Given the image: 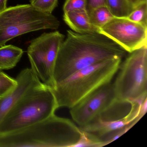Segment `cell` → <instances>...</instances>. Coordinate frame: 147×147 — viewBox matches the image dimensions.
<instances>
[{
	"instance_id": "18",
	"label": "cell",
	"mask_w": 147,
	"mask_h": 147,
	"mask_svg": "<svg viewBox=\"0 0 147 147\" xmlns=\"http://www.w3.org/2000/svg\"><path fill=\"white\" fill-rule=\"evenodd\" d=\"M58 0H30L32 6L36 9L48 13H52L58 5Z\"/></svg>"
},
{
	"instance_id": "6",
	"label": "cell",
	"mask_w": 147,
	"mask_h": 147,
	"mask_svg": "<svg viewBox=\"0 0 147 147\" xmlns=\"http://www.w3.org/2000/svg\"><path fill=\"white\" fill-rule=\"evenodd\" d=\"M113 82L117 99L134 101L147 96V46L130 53Z\"/></svg>"
},
{
	"instance_id": "17",
	"label": "cell",
	"mask_w": 147,
	"mask_h": 147,
	"mask_svg": "<svg viewBox=\"0 0 147 147\" xmlns=\"http://www.w3.org/2000/svg\"><path fill=\"white\" fill-rule=\"evenodd\" d=\"M17 84L16 79L11 78L4 72L0 74V98L11 92L15 88Z\"/></svg>"
},
{
	"instance_id": "1",
	"label": "cell",
	"mask_w": 147,
	"mask_h": 147,
	"mask_svg": "<svg viewBox=\"0 0 147 147\" xmlns=\"http://www.w3.org/2000/svg\"><path fill=\"white\" fill-rule=\"evenodd\" d=\"M126 52L100 33L81 34L68 30L56 61L55 85L84 68L111 59H123Z\"/></svg>"
},
{
	"instance_id": "22",
	"label": "cell",
	"mask_w": 147,
	"mask_h": 147,
	"mask_svg": "<svg viewBox=\"0 0 147 147\" xmlns=\"http://www.w3.org/2000/svg\"><path fill=\"white\" fill-rule=\"evenodd\" d=\"M127 1L129 4L130 5L132 9H134L136 8V6L137 0H127Z\"/></svg>"
},
{
	"instance_id": "24",
	"label": "cell",
	"mask_w": 147,
	"mask_h": 147,
	"mask_svg": "<svg viewBox=\"0 0 147 147\" xmlns=\"http://www.w3.org/2000/svg\"><path fill=\"white\" fill-rule=\"evenodd\" d=\"M3 71H2V70H0V74H1V73H3Z\"/></svg>"
},
{
	"instance_id": "20",
	"label": "cell",
	"mask_w": 147,
	"mask_h": 147,
	"mask_svg": "<svg viewBox=\"0 0 147 147\" xmlns=\"http://www.w3.org/2000/svg\"><path fill=\"white\" fill-rule=\"evenodd\" d=\"M107 0H87V10L90 11L95 8L106 6Z\"/></svg>"
},
{
	"instance_id": "13",
	"label": "cell",
	"mask_w": 147,
	"mask_h": 147,
	"mask_svg": "<svg viewBox=\"0 0 147 147\" xmlns=\"http://www.w3.org/2000/svg\"><path fill=\"white\" fill-rule=\"evenodd\" d=\"M24 54L22 49L13 45L0 47V70L13 68Z\"/></svg>"
},
{
	"instance_id": "4",
	"label": "cell",
	"mask_w": 147,
	"mask_h": 147,
	"mask_svg": "<svg viewBox=\"0 0 147 147\" xmlns=\"http://www.w3.org/2000/svg\"><path fill=\"white\" fill-rule=\"evenodd\" d=\"M58 108L53 89L43 83L28 92L7 113L0 123V136L43 121Z\"/></svg>"
},
{
	"instance_id": "21",
	"label": "cell",
	"mask_w": 147,
	"mask_h": 147,
	"mask_svg": "<svg viewBox=\"0 0 147 147\" xmlns=\"http://www.w3.org/2000/svg\"><path fill=\"white\" fill-rule=\"evenodd\" d=\"M7 0H0V12L7 8Z\"/></svg>"
},
{
	"instance_id": "9",
	"label": "cell",
	"mask_w": 147,
	"mask_h": 147,
	"mask_svg": "<svg viewBox=\"0 0 147 147\" xmlns=\"http://www.w3.org/2000/svg\"><path fill=\"white\" fill-rule=\"evenodd\" d=\"M113 82L106 83L69 108L73 120L82 127L97 118L115 100Z\"/></svg>"
},
{
	"instance_id": "16",
	"label": "cell",
	"mask_w": 147,
	"mask_h": 147,
	"mask_svg": "<svg viewBox=\"0 0 147 147\" xmlns=\"http://www.w3.org/2000/svg\"><path fill=\"white\" fill-rule=\"evenodd\" d=\"M126 18L136 23L147 25V3L138 6Z\"/></svg>"
},
{
	"instance_id": "8",
	"label": "cell",
	"mask_w": 147,
	"mask_h": 147,
	"mask_svg": "<svg viewBox=\"0 0 147 147\" xmlns=\"http://www.w3.org/2000/svg\"><path fill=\"white\" fill-rule=\"evenodd\" d=\"M99 33L129 53L147 46V25L133 22L126 18L114 17L100 28Z\"/></svg>"
},
{
	"instance_id": "10",
	"label": "cell",
	"mask_w": 147,
	"mask_h": 147,
	"mask_svg": "<svg viewBox=\"0 0 147 147\" xmlns=\"http://www.w3.org/2000/svg\"><path fill=\"white\" fill-rule=\"evenodd\" d=\"M16 80L18 84L15 88L0 98V123L23 96L30 90L43 84L31 68L21 71Z\"/></svg>"
},
{
	"instance_id": "15",
	"label": "cell",
	"mask_w": 147,
	"mask_h": 147,
	"mask_svg": "<svg viewBox=\"0 0 147 147\" xmlns=\"http://www.w3.org/2000/svg\"><path fill=\"white\" fill-rule=\"evenodd\" d=\"M106 6L113 15L118 18H126L133 10L127 0H107Z\"/></svg>"
},
{
	"instance_id": "23",
	"label": "cell",
	"mask_w": 147,
	"mask_h": 147,
	"mask_svg": "<svg viewBox=\"0 0 147 147\" xmlns=\"http://www.w3.org/2000/svg\"><path fill=\"white\" fill-rule=\"evenodd\" d=\"M146 3H147V0H137L136 6V7H137L138 6L141 5V4Z\"/></svg>"
},
{
	"instance_id": "7",
	"label": "cell",
	"mask_w": 147,
	"mask_h": 147,
	"mask_svg": "<svg viewBox=\"0 0 147 147\" xmlns=\"http://www.w3.org/2000/svg\"><path fill=\"white\" fill-rule=\"evenodd\" d=\"M65 36L55 31L44 33L31 42L27 55L31 69L38 78L46 86L54 88V69L57 57Z\"/></svg>"
},
{
	"instance_id": "5",
	"label": "cell",
	"mask_w": 147,
	"mask_h": 147,
	"mask_svg": "<svg viewBox=\"0 0 147 147\" xmlns=\"http://www.w3.org/2000/svg\"><path fill=\"white\" fill-rule=\"evenodd\" d=\"M59 20L30 4L7 7L0 12V47L26 33L43 30H57Z\"/></svg>"
},
{
	"instance_id": "19",
	"label": "cell",
	"mask_w": 147,
	"mask_h": 147,
	"mask_svg": "<svg viewBox=\"0 0 147 147\" xmlns=\"http://www.w3.org/2000/svg\"><path fill=\"white\" fill-rule=\"evenodd\" d=\"M87 0H66L63 6V11H69L72 10H87Z\"/></svg>"
},
{
	"instance_id": "2",
	"label": "cell",
	"mask_w": 147,
	"mask_h": 147,
	"mask_svg": "<svg viewBox=\"0 0 147 147\" xmlns=\"http://www.w3.org/2000/svg\"><path fill=\"white\" fill-rule=\"evenodd\" d=\"M82 131L74 122L55 114L39 123L0 136V147H74Z\"/></svg>"
},
{
	"instance_id": "14",
	"label": "cell",
	"mask_w": 147,
	"mask_h": 147,
	"mask_svg": "<svg viewBox=\"0 0 147 147\" xmlns=\"http://www.w3.org/2000/svg\"><path fill=\"white\" fill-rule=\"evenodd\" d=\"M88 12L91 23L98 29L115 17L107 6L97 7Z\"/></svg>"
},
{
	"instance_id": "11",
	"label": "cell",
	"mask_w": 147,
	"mask_h": 147,
	"mask_svg": "<svg viewBox=\"0 0 147 147\" xmlns=\"http://www.w3.org/2000/svg\"><path fill=\"white\" fill-rule=\"evenodd\" d=\"M63 20L71 30L81 34L99 33V29L91 23L86 9L64 12Z\"/></svg>"
},
{
	"instance_id": "12",
	"label": "cell",
	"mask_w": 147,
	"mask_h": 147,
	"mask_svg": "<svg viewBox=\"0 0 147 147\" xmlns=\"http://www.w3.org/2000/svg\"><path fill=\"white\" fill-rule=\"evenodd\" d=\"M131 124L135 125L134 124L130 123L125 120L104 121L96 118L87 125L79 127L82 131L89 133L99 140L100 138L107 134Z\"/></svg>"
},
{
	"instance_id": "3",
	"label": "cell",
	"mask_w": 147,
	"mask_h": 147,
	"mask_svg": "<svg viewBox=\"0 0 147 147\" xmlns=\"http://www.w3.org/2000/svg\"><path fill=\"white\" fill-rule=\"evenodd\" d=\"M122 58L98 63L72 74L52 88L58 107L70 108L106 83L112 81Z\"/></svg>"
}]
</instances>
